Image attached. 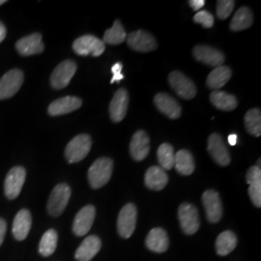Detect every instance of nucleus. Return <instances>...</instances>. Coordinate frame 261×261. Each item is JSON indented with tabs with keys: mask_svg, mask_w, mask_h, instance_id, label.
<instances>
[{
	"mask_svg": "<svg viewBox=\"0 0 261 261\" xmlns=\"http://www.w3.org/2000/svg\"><path fill=\"white\" fill-rule=\"evenodd\" d=\"M113 161L103 157L96 160L89 168L87 177L91 188L100 189L105 186L112 177Z\"/></svg>",
	"mask_w": 261,
	"mask_h": 261,
	"instance_id": "f257e3e1",
	"label": "nucleus"
},
{
	"mask_svg": "<svg viewBox=\"0 0 261 261\" xmlns=\"http://www.w3.org/2000/svg\"><path fill=\"white\" fill-rule=\"evenodd\" d=\"M92 146V140L88 135H79L71 140L65 149V157L70 164L83 161L89 153Z\"/></svg>",
	"mask_w": 261,
	"mask_h": 261,
	"instance_id": "f03ea898",
	"label": "nucleus"
},
{
	"mask_svg": "<svg viewBox=\"0 0 261 261\" xmlns=\"http://www.w3.org/2000/svg\"><path fill=\"white\" fill-rule=\"evenodd\" d=\"M71 197V188L65 183L56 185L47 200V212L53 217H59L64 212Z\"/></svg>",
	"mask_w": 261,
	"mask_h": 261,
	"instance_id": "7ed1b4c3",
	"label": "nucleus"
},
{
	"mask_svg": "<svg viewBox=\"0 0 261 261\" xmlns=\"http://www.w3.org/2000/svg\"><path fill=\"white\" fill-rule=\"evenodd\" d=\"M178 219L182 230L187 235L197 232L200 226L198 210L190 203H182L178 208Z\"/></svg>",
	"mask_w": 261,
	"mask_h": 261,
	"instance_id": "20e7f679",
	"label": "nucleus"
},
{
	"mask_svg": "<svg viewBox=\"0 0 261 261\" xmlns=\"http://www.w3.org/2000/svg\"><path fill=\"white\" fill-rule=\"evenodd\" d=\"M138 210L133 203H128L120 211L117 219V231L122 238L128 239L134 233L137 224Z\"/></svg>",
	"mask_w": 261,
	"mask_h": 261,
	"instance_id": "39448f33",
	"label": "nucleus"
},
{
	"mask_svg": "<svg viewBox=\"0 0 261 261\" xmlns=\"http://www.w3.org/2000/svg\"><path fill=\"white\" fill-rule=\"evenodd\" d=\"M24 75L21 70H10L0 79V100H5L17 93L23 84Z\"/></svg>",
	"mask_w": 261,
	"mask_h": 261,
	"instance_id": "423d86ee",
	"label": "nucleus"
},
{
	"mask_svg": "<svg viewBox=\"0 0 261 261\" xmlns=\"http://www.w3.org/2000/svg\"><path fill=\"white\" fill-rule=\"evenodd\" d=\"M105 43L93 35H84L73 43V49L76 55L82 56H100L105 51Z\"/></svg>",
	"mask_w": 261,
	"mask_h": 261,
	"instance_id": "0eeeda50",
	"label": "nucleus"
},
{
	"mask_svg": "<svg viewBox=\"0 0 261 261\" xmlns=\"http://www.w3.org/2000/svg\"><path fill=\"white\" fill-rule=\"evenodd\" d=\"M77 65L73 60H65L56 66L50 75V84L55 89H63L67 87L75 75Z\"/></svg>",
	"mask_w": 261,
	"mask_h": 261,
	"instance_id": "6e6552de",
	"label": "nucleus"
},
{
	"mask_svg": "<svg viewBox=\"0 0 261 261\" xmlns=\"http://www.w3.org/2000/svg\"><path fill=\"white\" fill-rule=\"evenodd\" d=\"M27 170L22 167H15L8 172L4 182L5 196L9 199H15L19 196L24 185Z\"/></svg>",
	"mask_w": 261,
	"mask_h": 261,
	"instance_id": "1a4fd4ad",
	"label": "nucleus"
},
{
	"mask_svg": "<svg viewBox=\"0 0 261 261\" xmlns=\"http://www.w3.org/2000/svg\"><path fill=\"white\" fill-rule=\"evenodd\" d=\"M202 203L205 208L206 217L209 223L216 224L223 217V203L218 192L207 190L202 195Z\"/></svg>",
	"mask_w": 261,
	"mask_h": 261,
	"instance_id": "9d476101",
	"label": "nucleus"
},
{
	"mask_svg": "<svg viewBox=\"0 0 261 261\" xmlns=\"http://www.w3.org/2000/svg\"><path fill=\"white\" fill-rule=\"evenodd\" d=\"M168 83L178 96L185 100H191L196 95V85L181 72L174 71L170 73Z\"/></svg>",
	"mask_w": 261,
	"mask_h": 261,
	"instance_id": "9b49d317",
	"label": "nucleus"
},
{
	"mask_svg": "<svg viewBox=\"0 0 261 261\" xmlns=\"http://www.w3.org/2000/svg\"><path fill=\"white\" fill-rule=\"evenodd\" d=\"M207 149L219 166L226 167L230 164V154L221 135L215 133L209 137Z\"/></svg>",
	"mask_w": 261,
	"mask_h": 261,
	"instance_id": "f8f14e48",
	"label": "nucleus"
},
{
	"mask_svg": "<svg viewBox=\"0 0 261 261\" xmlns=\"http://www.w3.org/2000/svg\"><path fill=\"white\" fill-rule=\"evenodd\" d=\"M128 46L137 51L148 53L157 48V42L155 38L144 30H138L130 33L127 36Z\"/></svg>",
	"mask_w": 261,
	"mask_h": 261,
	"instance_id": "ddd939ff",
	"label": "nucleus"
},
{
	"mask_svg": "<svg viewBox=\"0 0 261 261\" xmlns=\"http://www.w3.org/2000/svg\"><path fill=\"white\" fill-rule=\"evenodd\" d=\"M96 216V209L93 205L84 206L75 215L73 223V232L75 236H84L89 232Z\"/></svg>",
	"mask_w": 261,
	"mask_h": 261,
	"instance_id": "4468645a",
	"label": "nucleus"
},
{
	"mask_svg": "<svg viewBox=\"0 0 261 261\" xmlns=\"http://www.w3.org/2000/svg\"><path fill=\"white\" fill-rule=\"evenodd\" d=\"M193 55L196 60L205 65L219 67L223 65L224 62V54L209 46H196L193 49Z\"/></svg>",
	"mask_w": 261,
	"mask_h": 261,
	"instance_id": "2eb2a0df",
	"label": "nucleus"
},
{
	"mask_svg": "<svg viewBox=\"0 0 261 261\" xmlns=\"http://www.w3.org/2000/svg\"><path fill=\"white\" fill-rule=\"evenodd\" d=\"M16 49L22 56L42 54L45 49V46L42 42V35L40 33H33L19 39L16 43Z\"/></svg>",
	"mask_w": 261,
	"mask_h": 261,
	"instance_id": "dca6fc26",
	"label": "nucleus"
},
{
	"mask_svg": "<svg viewBox=\"0 0 261 261\" xmlns=\"http://www.w3.org/2000/svg\"><path fill=\"white\" fill-rule=\"evenodd\" d=\"M129 95L126 89H118L110 105V116L113 122H121L128 111Z\"/></svg>",
	"mask_w": 261,
	"mask_h": 261,
	"instance_id": "f3484780",
	"label": "nucleus"
},
{
	"mask_svg": "<svg viewBox=\"0 0 261 261\" xmlns=\"http://www.w3.org/2000/svg\"><path fill=\"white\" fill-rule=\"evenodd\" d=\"M149 136L145 130H138L130 140V152L136 161H142L149 154Z\"/></svg>",
	"mask_w": 261,
	"mask_h": 261,
	"instance_id": "a211bd4d",
	"label": "nucleus"
},
{
	"mask_svg": "<svg viewBox=\"0 0 261 261\" xmlns=\"http://www.w3.org/2000/svg\"><path fill=\"white\" fill-rule=\"evenodd\" d=\"M82 105L83 101L80 98L74 96H66L50 103L48 106L47 112L51 116L64 115L79 110L82 107Z\"/></svg>",
	"mask_w": 261,
	"mask_h": 261,
	"instance_id": "6ab92c4d",
	"label": "nucleus"
},
{
	"mask_svg": "<svg viewBox=\"0 0 261 261\" xmlns=\"http://www.w3.org/2000/svg\"><path fill=\"white\" fill-rule=\"evenodd\" d=\"M157 109L170 119H177L181 116V107L177 101L166 93H159L154 98Z\"/></svg>",
	"mask_w": 261,
	"mask_h": 261,
	"instance_id": "aec40b11",
	"label": "nucleus"
},
{
	"mask_svg": "<svg viewBox=\"0 0 261 261\" xmlns=\"http://www.w3.org/2000/svg\"><path fill=\"white\" fill-rule=\"evenodd\" d=\"M102 247L101 239L98 236L91 235L84 239L75 252V257L77 261L92 260Z\"/></svg>",
	"mask_w": 261,
	"mask_h": 261,
	"instance_id": "412c9836",
	"label": "nucleus"
},
{
	"mask_svg": "<svg viewBox=\"0 0 261 261\" xmlns=\"http://www.w3.org/2000/svg\"><path fill=\"white\" fill-rule=\"evenodd\" d=\"M31 225L32 217L30 211L28 209H21L18 212V214L16 215L13 222L12 232L14 237L19 241L24 240L31 229Z\"/></svg>",
	"mask_w": 261,
	"mask_h": 261,
	"instance_id": "4be33fe9",
	"label": "nucleus"
},
{
	"mask_svg": "<svg viewBox=\"0 0 261 261\" xmlns=\"http://www.w3.org/2000/svg\"><path fill=\"white\" fill-rule=\"evenodd\" d=\"M145 245L147 249L152 252L158 253L166 252L169 246V239L167 231L161 227L151 229L149 233L147 234Z\"/></svg>",
	"mask_w": 261,
	"mask_h": 261,
	"instance_id": "5701e85b",
	"label": "nucleus"
},
{
	"mask_svg": "<svg viewBox=\"0 0 261 261\" xmlns=\"http://www.w3.org/2000/svg\"><path fill=\"white\" fill-rule=\"evenodd\" d=\"M144 182L146 187L149 188L150 190L161 191L167 186L168 175L165 171V169H163L161 167L154 166L147 169L144 176Z\"/></svg>",
	"mask_w": 261,
	"mask_h": 261,
	"instance_id": "b1692460",
	"label": "nucleus"
},
{
	"mask_svg": "<svg viewBox=\"0 0 261 261\" xmlns=\"http://www.w3.org/2000/svg\"><path fill=\"white\" fill-rule=\"evenodd\" d=\"M231 70L227 66H219L209 74L206 84L210 89L218 90L224 86L231 77Z\"/></svg>",
	"mask_w": 261,
	"mask_h": 261,
	"instance_id": "393cba45",
	"label": "nucleus"
},
{
	"mask_svg": "<svg viewBox=\"0 0 261 261\" xmlns=\"http://www.w3.org/2000/svg\"><path fill=\"white\" fill-rule=\"evenodd\" d=\"M181 175H191L195 170V160L192 153L188 150L182 149L175 154L174 167Z\"/></svg>",
	"mask_w": 261,
	"mask_h": 261,
	"instance_id": "a878e982",
	"label": "nucleus"
},
{
	"mask_svg": "<svg viewBox=\"0 0 261 261\" xmlns=\"http://www.w3.org/2000/svg\"><path fill=\"white\" fill-rule=\"evenodd\" d=\"M210 101L218 110L231 112L237 108V100L231 94L221 90H215L210 95Z\"/></svg>",
	"mask_w": 261,
	"mask_h": 261,
	"instance_id": "bb28decb",
	"label": "nucleus"
},
{
	"mask_svg": "<svg viewBox=\"0 0 261 261\" xmlns=\"http://www.w3.org/2000/svg\"><path fill=\"white\" fill-rule=\"evenodd\" d=\"M236 246H237V237L235 233L230 230H225L220 234L215 244L216 252L221 256L229 254L230 252L234 251Z\"/></svg>",
	"mask_w": 261,
	"mask_h": 261,
	"instance_id": "cd10ccee",
	"label": "nucleus"
},
{
	"mask_svg": "<svg viewBox=\"0 0 261 261\" xmlns=\"http://www.w3.org/2000/svg\"><path fill=\"white\" fill-rule=\"evenodd\" d=\"M252 13L248 7H241L237 10L233 19L230 22V29L232 31H242L248 29L252 24Z\"/></svg>",
	"mask_w": 261,
	"mask_h": 261,
	"instance_id": "c85d7f7f",
	"label": "nucleus"
},
{
	"mask_svg": "<svg viewBox=\"0 0 261 261\" xmlns=\"http://www.w3.org/2000/svg\"><path fill=\"white\" fill-rule=\"evenodd\" d=\"M127 38L126 31L122 25L121 21L116 19L112 28L108 29L103 35V43L110 45H120Z\"/></svg>",
	"mask_w": 261,
	"mask_h": 261,
	"instance_id": "c756f323",
	"label": "nucleus"
},
{
	"mask_svg": "<svg viewBox=\"0 0 261 261\" xmlns=\"http://www.w3.org/2000/svg\"><path fill=\"white\" fill-rule=\"evenodd\" d=\"M58 241V235L55 229L46 231L39 244V252L43 256H49L56 252Z\"/></svg>",
	"mask_w": 261,
	"mask_h": 261,
	"instance_id": "7c9ffc66",
	"label": "nucleus"
},
{
	"mask_svg": "<svg viewBox=\"0 0 261 261\" xmlns=\"http://www.w3.org/2000/svg\"><path fill=\"white\" fill-rule=\"evenodd\" d=\"M157 157H158L159 164L163 169L169 170L174 167L175 153L172 145H170L169 143H163L159 147Z\"/></svg>",
	"mask_w": 261,
	"mask_h": 261,
	"instance_id": "2f4dec72",
	"label": "nucleus"
},
{
	"mask_svg": "<svg viewBox=\"0 0 261 261\" xmlns=\"http://www.w3.org/2000/svg\"><path fill=\"white\" fill-rule=\"evenodd\" d=\"M245 126L247 130L254 137H260L261 112L259 109L250 110L245 115Z\"/></svg>",
	"mask_w": 261,
	"mask_h": 261,
	"instance_id": "473e14b6",
	"label": "nucleus"
},
{
	"mask_svg": "<svg viewBox=\"0 0 261 261\" xmlns=\"http://www.w3.org/2000/svg\"><path fill=\"white\" fill-rule=\"evenodd\" d=\"M250 185L249 188V196L252 199V202L253 205L257 208L261 207V178L252 180L248 182Z\"/></svg>",
	"mask_w": 261,
	"mask_h": 261,
	"instance_id": "72a5a7b5",
	"label": "nucleus"
},
{
	"mask_svg": "<svg viewBox=\"0 0 261 261\" xmlns=\"http://www.w3.org/2000/svg\"><path fill=\"white\" fill-rule=\"evenodd\" d=\"M234 1L232 0H220L217 2L216 12L217 16L220 19H227L234 9Z\"/></svg>",
	"mask_w": 261,
	"mask_h": 261,
	"instance_id": "f704fd0d",
	"label": "nucleus"
},
{
	"mask_svg": "<svg viewBox=\"0 0 261 261\" xmlns=\"http://www.w3.org/2000/svg\"><path fill=\"white\" fill-rule=\"evenodd\" d=\"M194 21L196 23L201 24L203 28H211L214 24V17L208 11L202 10V11L197 12L195 15Z\"/></svg>",
	"mask_w": 261,
	"mask_h": 261,
	"instance_id": "c9c22d12",
	"label": "nucleus"
},
{
	"mask_svg": "<svg viewBox=\"0 0 261 261\" xmlns=\"http://www.w3.org/2000/svg\"><path fill=\"white\" fill-rule=\"evenodd\" d=\"M6 230H7V224H6L4 219L0 218V246L2 245V243L4 241Z\"/></svg>",
	"mask_w": 261,
	"mask_h": 261,
	"instance_id": "e433bc0d",
	"label": "nucleus"
},
{
	"mask_svg": "<svg viewBox=\"0 0 261 261\" xmlns=\"http://www.w3.org/2000/svg\"><path fill=\"white\" fill-rule=\"evenodd\" d=\"M189 4L195 11H199L205 5V1L204 0H190Z\"/></svg>",
	"mask_w": 261,
	"mask_h": 261,
	"instance_id": "4c0bfd02",
	"label": "nucleus"
},
{
	"mask_svg": "<svg viewBox=\"0 0 261 261\" xmlns=\"http://www.w3.org/2000/svg\"><path fill=\"white\" fill-rule=\"evenodd\" d=\"M7 36V29L5 28V25L0 21V43H2L5 38Z\"/></svg>",
	"mask_w": 261,
	"mask_h": 261,
	"instance_id": "58836bf2",
	"label": "nucleus"
},
{
	"mask_svg": "<svg viewBox=\"0 0 261 261\" xmlns=\"http://www.w3.org/2000/svg\"><path fill=\"white\" fill-rule=\"evenodd\" d=\"M122 69H123V65L120 62L118 63H115L114 65L112 67V72L113 74H118V73H121Z\"/></svg>",
	"mask_w": 261,
	"mask_h": 261,
	"instance_id": "ea45409f",
	"label": "nucleus"
},
{
	"mask_svg": "<svg viewBox=\"0 0 261 261\" xmlns=\"http://www.w3.org/2000/svg\"><path fill=\"white\" fill-rule=\"evenodd\" d=\"M124 79V75L122 73H118V74H113V76H112V81H111V84H113V83H119L121 80Z\"/></svg>",
	"mask_w": 261,
	"mask_h": 261,
	"instance_id": "a19ab883",
	"label": "nucleus"
},
{
	"mask_svg": "<svg viewBox=\"0 0 261 261\" xmlns=\"http://www.w3.org/2000/svg\"><path fill=\"white\" fill-rule=\"evenodd\" d=\"M237 136L236 135H229L228 136V138H227V140H228V143L231 145V146H234V145H236V143H237Z\"/></svg>",
	"mask_w": 261,
	"mask_h": 261,
	"instance_id": "79ce46f5",
	"label": "nucleus"
},
{
	"mask_svg": "<svg viewBox=\"0 0 261 261\" xmlns=\"http://www.w3.org/2000/svg\"><path fill=\"white\" fill-rule=\"evenodd\" d=\"M4 3H6V0H0V6L3 5Z\"/></svg>",
	"mask_w": 261,
	"mask_h": 261,
	"instance_id": "37998d69",
	"label": "nucleus"
}]
</instances>
